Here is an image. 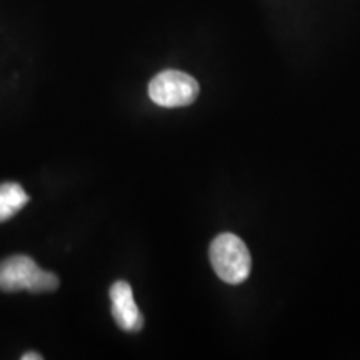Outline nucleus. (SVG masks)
<instances>
[{"mask_svg":"<svg viewBox=\"0 0 360 360\" xmlns=\"http://www.w3.org/2000/svg\"><path fill=\"white\" fill-rule=\"evenodd\" d=\"M112 315L114 321L125 332H139L143 326V317L134 300L132 287L127 282L117 281L110 287Z\"/></svg>","mask_w":360,"mask_h":360,"instance_id":"obj_4","label":"nucleus"},{"mask_svg":"<svg viewBox=\"0 0 360 360\" xmlns=\"http://www.w3.org/2000/svg\"><path fill=\"white\" fill-rule=\"evenodd\" d=\"M199 82L180 70H164L148 84V97L160 107H186L199 97Z\"/></svg>","mask_w":360,"mask_h":360,"instance_id":"obj_3","label":"nucleus"},{"mask_svg":"<svg viewBox=\"0 0 360 360\" xmlns=\"http://www.w3.org/2000/svg\"><path fill=\"white\" fill-rule=\"evenodd\" d=\"M22 360H42V355L37 352H27L22 355Z\"/></svg>","mask_w":360,"mask_h":360,"instance_id":"obj_6","label":"nucleus"},{"mask_svg":"<svg viewBox=\"0 0 360 360\" xmlns=\"http://www.w3.org/2000/svg\"><path fill=\"white\" fill-rule=\"evenodd\" d=\"M57 287L56 274L42 270L34 259L27 255H12L0 262V290H29L32 294H44L56 290Z\"/></svg>","mask_w":360,"mask_h":360,"instance_id":"obj_1","label":"nucleus"},{"mask_svg":"<svg viewBox=\"0 0 360 360\" xmlns=\"http://www.w3.org/2000/svg\"><path fill=\"white\" fill-rule=\"evenodd\" d=\"M29 202V195L15 182L0 184V222L12 219Z\"/></svg>","mask_w":360,"mask_h":360,"instance_id":"obj_5","label":"nucleus"},{"mask_svg":"<svg viewBox=\"0 0 360 360\" xmlns=\"http://www.w3.org/2000/svg\"><path fill=\"white\" fill-rule=\"evenodd\" d=\"M210 264L220 281L231 285H238L247 281L250 274L252 259L240 237L233 233H220L210 244Z\"/></svg>","mask_w":360,"mask_h":360,"instance_id":"obj_2","label":"nucleus"}]
</instances>
